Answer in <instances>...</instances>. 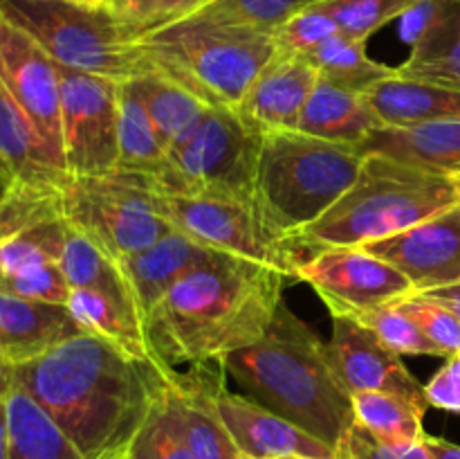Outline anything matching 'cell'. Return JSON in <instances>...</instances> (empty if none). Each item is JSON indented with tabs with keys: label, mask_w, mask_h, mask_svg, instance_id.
<instances>
[{
	"label": "cell",
	"mask_w": 460,
	"mask_h": 459,
	"mask_svg": "<svg viewBox=\"0 0 460 459\" xmlns=\"http://www.w3.org/2000/svg\"><path fill=\"white\" fill-rule=\"evenodd\" d=\"M425 396L431 408L460 414V351L449 356L447 363L427 382Z\"/></svg>",
	"instance_id": "cell-41"
},
{
	"label": "cell",
	"mask_w": 460,
	"mask_h": 459,
	"mask_svg": "<svg viewBox=\"0 0 460 459\" xmlns=\"http://www.w3.org/2000/svg\"><path fill=\"white\" fill-rule=\"evenodd\" d=\"M305 61L313 63L322 79L362 94L395 75V68L368 57L367 43L350 40L344 34H335L323 40L305 57Z\"/></svg>",
	"instance_id": "cell-31"
},
{
	"label": "cell",
	"mask_w": 460,
	"mask_h": 459,
	"mask_svg": "<svg viewBox=\"0 0 460 459\" xmlns=\"http://www.w3.org/2000/svg\"><path fill=\"white\" fill-rule=\"evenodd\" d=\"M3 405L7 459H85L58 423L12 378Z\"/></svg>",
	"instance_id": "cell-24"
},
{
	"label": "cell",
	"mask_w": 460,
	"mask_h": 459,
	"mask_svg": "<svg viewBox=\"0 0 460 459\" xmlns=\"http://www.w3.org/2000/svg\"><path fill=\"white\" fill-rule=\"evenodd\" d=\"M359 144L331 142L301 130L265 133L256 169V201L283 232L299 237L358 180Z\"/></svg>",
	"instance_id": "cell-5"
},
{
	"label": "cell",
	"mask_w": 460,
	"mask_h": 459,
	"mask_svg": "<svg viewBox=\"0 0 460 459\" xmlns=\"http://www.w3.org/2000/svg\"><path fill=\"white\" fill-rule=\"evenodd\" d=\"M288 277L211 252L173 284L144 322L153 358L169 369L220 364L263 338Z\"/></svg>",
	"instance_id": "cell-2"
},
{
	"label": "cell",
	"mask_w": 460,
	"mask_h": 459,
	"mask_svg": "<svg viewBox=\"0 0 460 459\" xmlns=\"http://www.w3.org/2000/svg\"><path fill=\"white\" fill-rule=\"evenodd\" d=\"M61 3H72L81 4V7H106V0H61Z\"/></svg>",
	"instance_id": "cell-46"
},
{
	"label": "cell",
	"mask_w": 460,
	"mask_h": 459,
	"mask_svg": "<svg viewBox=\"0 0 460 459\" xmlns=\"http://www.w3.org/2000/svg\"><path fill=\"white\" fill-rule=\"evenodd\" d=\"M58 264H61L63 274H66L67 284H70L72 288L97 291L102 292V295L115 300L117 304H121L124 309L139 315L137 304H135L133 300V292H130L128 282H126L117 259L106 255L97 243H93L85 234L76 232L70 225H67L66 243H63L61 261H58ZM139 318H142V315H139Z\"/></svg>",
	"instance_id": "cell-29"
},
{
	"label": "cell",
	"mask_w": 460,
	"mask_h": 459,
	"mask_svg": "<svg viewBox=\"0 0 460 459\" xmlns=\"http://www.w3.org/2000/svg\"><path fill=\"white\" fill-rule=\"evenodd\" d=\"M117 459H128V457H126V454H124V457H117Z\"/></svg>",
	"instance_id": "cell-50"
},
{
	"label": "cell",
	"mask_w": 460,
	"mask_h": 459,
	"mask_svg": "<svg viewBox=\"0 0 460 459\" xmlns=\"http://www.w3.org/2000/svg\"><path fill=\"white\" fill-rule=\"evenodd\" d=\"M216 410L245 459H272L283 454L337 459V450L322 439L250 396L234 394L225 385L216 394Z\"/></svg>",
	"instance_id": "cell-16"
},
{
	"label": "cell",
	"mask_w": 460,
	"mask_h": 459,
	"mask_svg": "<svg viewBox=\"0 0 460 459\" xmlns=\"http://www.w3.org/2000/svg\"><path fill=\"white\" fill-rule=\"evenodd\" d=\"M126 84L144 106L166 151L175 147L209 108L191 90H187L157 68L133 76V79H126Z\"/></svg>",
	"instance_id": "cell-26"
},
{
	"label": "cell",
	"mask_w": 460,
	"mask_h": 459,
	"mask_svg": "<svg viewBox=\"0 0 460 459\" xmlns=\"http://www.w3.org/2000/svg\"><path fill=\"white\" fill-rule=\"evenodd\" d=\"M359 248L402 270L416 292L460 284V205L407 232Z\"/></svg>",
	"instance_id": "cell-15"
},
{
	"label": "cell",
	"mask_w": 460,
	"mask_h": 459,
	"mask_svg": "<svg viewBox=\"0 0 460 459\" xmlns=\"http://www.w3.org/2000/svg\"><path fill=\"white\" fill-rule=\"evenodd\" d=\"M425 412L427 410L418 408L411 400L386 392L353 394L355 426L386 444H411L425 439L427 432L422 428Z\"/></svg>",
	"instance_id": "cell-32"
},
{
	"label": "cell",
	"mask_w": 460,
	"mask_h": 459,
	"mask_svg": "<svg viewBox=\"0 0 460 459\" xmlns=\"http://www.w3.org/2000/svg\"><path fill=\"white\" fill-rule=\"evenodd\" d=\"M355 320L371 328L389 349L400 356H434L445 358L443 351L420 331L416 322L400 309L398 304L380 306V309L367 310L362 315H355Z\"/></svg>",
	"instance_id": "cell-37"
},
{
	"label": "cell",
	"mask_w": 460,
	"mask_h": 459,
	"mask_svg": "<svg viewBox=\"0 0 460 459\" xmlns=\"http://www.w3.org/2000/svg\"><path fill=\"white\" fill-rule=\"evenodd\" d=\"M272 459H319V457H308V454H283V457H272Z\"/></svg>",
	"instance_id": "cell-48"
},
{
	"label": "cell",
	"mask_w": 460,
	"mask_h": 459,
	"mask_svg": "<svg viewBox=\"0 0 460 459\" xmlns=\"http://www.w3.org/2000/svg\"><path fill=\"white\" fill-rule=\"evenodd\" d=\"M7 189H9L7 178H4V176L0 174V201H3V196H4V194H7Z\"/></svg>",
	"instance_id": "cell-47"
},
{
	"label": "cell",
	"mask_w": 460,
	"mask_h": 459,
	"mask_svg": "<svg viewBox=\"0 0 460 459\" xmlns=\"http://www.w3.org/2000/svg\"><path fill=\"white\" fill-rule=\"evenodd\" d=\"M353 187L299 234L305 250L368 246L395 237L460 205V178L364 153Z\"/></svg>",
	"instance_id": "cell-4"
},
{
	"label": "cell",
	"mask_w": 460,
	"mask_h": 459,
	"mask_svg": "<svg viewBox=\"0 0 460 459\" xmlns=\"http://www.w3.org/2000/svg\"><path fill=\"white\" fill-rule=\"evenodd\" d=\"M61 144L67 176L117 169L119 81L61 66Z\"/></svg>",
	"instance_id": "cell-11"
},
{
	"label": "cell",
	"mask_w": 460,
	"mask_h": 459,
	"mask_svg": "<svg viewBox=\"0 0 460 459\" xmlns=\"http://www.w3.org/2000/svg\"><path fill=\"white\" fill-rule=\"evenodd\" d=\"M211 252L214 250L202 248L187 234L171 230L153 246L117 259L144 322L157 302L173 288V284L196 268L202 259H207Z\"/></svg>",
	"instance_id": "cell-20"
},
{
	"label": "cell",
	"mask_w": 460,
	"mask_h": 459,
	"mask_svg": "<svg viewBox=\"0 0 460 459\" xmlns=\"http://www.w3.org/2000/svg\"><path fill=\"white\" fill-rule=\"evenodd\" d=\"M367 99L376 112L377 124L394 126V129L460 117L458 90L407 79L400 76L398 70L394 76L373 86L367 93Z\"/></svg>",
	"instance_id": "cell-23"
},
{
	"label": "cell",
	"mask_w": 460,
	"mask_h": 459,
	"mask_svg": "<svg viewBox=\"0 0 460 459\" xmlns=\"http://www.w3.org/2000/svg\"><path fill=\"white\" fill-rule=\"evenodd\" d=\"M171 374V372H169ZM128 459H193L187 439L180 428L178 414H175L173 399L169 392V381L164 390L153 403L146 421L137 430L135 439L130 441Z\"/></svg>",
	"instance_id": "cell-34"
},
{
	"label": "cell",
	"mask_w": 460,
	"mask_h": 459,
	"mask_svg": "<svg viewBox=\"0 0 460 459\" xmlns=\"http://www.w3.org/2000/svg\"><path fill=\"white\" fill-rule=\"evenodd\" d=\"M63 219L112 259L144 250L169 234L153 180L126 171L67 176L58 187Z\"/></svg>",
	"instance_id": "cell-9"
},
{
	"label": "cell",
	"mask_w": 460,
	"mask_h": 459,
	"mask_svg": "<svg viewBox=\"0 0 460 459\" xmlns=\"http://www.w3.org/2000/svg\"><path fill=\"white\" fill-rule=\"evenodd\" d=\"M153 66L207 106L236 108L277 54L272 34L187 18L139 40Z\"/></svg>",
	"instance_id": "cell-6"
},
{
	"label": "cell",
	"mask_w": 460,
	"mask_h": 459,
	"mask_svg": "<svg viewBox=\"0 0 460 459\" xmlns=\"http://www.w3.org/2000/svg\"><path fill=\"white\" fill-rule=\"evenodd\" d=\"M422 295L431 297L438 304L447 306L454 315L460 320V284H452V286H443V288H434V291H425Z\"/></svg>",
	"instance_id": "cell-42"
},
{
	"label": "cell",
	"mask_w": 460,
	"mask_h": 459,
	"mask_svg": "<svg viewBox=\"0 0 460 459\" xmlns=\"http://www.w3.org/2000/svg\"><path fill=\"white\" fill-rule=\"evenodd\" d=\"M420 0H319L317 4L340 27L346 39L367 43L376 32L402 18Z\"/></svg>",
	"instance_id": "cell-36"
},
{
	"label": "cell",
	"mask_w": 460,
	"mask_h": 459,
	"mask_svg": "<svg viewBox=\"0 0 460 459\" xmlns=\"http://www.w3.org/2000/svg\"><path fill=\"white\" fill-rule=\"evenodd\" d=\"M359 148L460 178V117L402 129L377 126Z\"/></svg>",
	"instance_id": "cell-21"
},
{
	"label": "cell",
	"mask_w": 460,
	"mask_h": 459,
	"mask_svg": "<svg viewBox=\"0 0 460 459\" xmlns=\"http://www.w3.org/2000/svg\"><path fill=\"white\" fill-rule=\"evenodd\" d=\"M223 385V374L211 364H193L189 372L171 369L169 392L193 459H245L216 410Z\"/></svg>",
	"instance_id": "cell-17"
},
{
	"label": "cell",
	"mask_w": 460,
	"mask_h": 459,
	"mask_svg": "<svg viewBox=\"0 0 460 459\" xmlns=\"http://www.w3.org/2000/svg\"><path fill=\"white\" fill-rule=\"evenodd\" d=\"M308 3H319V0H308Z\"/></svg>",
	"instance_id": "cell-49"
},
{
	"label": "cell",
	"mask_w": 460,
	"mask_h": 459,
	"mask_svg": "<svg viewBox=\"0 0 460 459\" xmlns=\"http://www.w3.org/2000/svg\"><path fill=\"white\" fill-rule=\"evenodd\" d=\"M0 174L12 184L52 187L67 178L25 112L0 86Z\"/></svg>",
	"instance_id": "cell-22"
},
{
	"label": "cell",
	"mask_w": 460,
	"mask_h": 459,
	"mask_svg": "<svg viewBox=\"0 0 460 459\" xmlns=\"http://www.w3.org/2000/svg\"><path fill=\"white\" fill-rule=\"evenodd\" d=\"M0 86L34 124L63 171L61 66L7 14L0 12Z\"/></svg>",
	"instance_id": "cell-13"
},
{
	"label": "cell",
	"mask_w": 460,
	"mask_h": 459,
	"mask_svg": "<svg viewBox=\"0 0 460 459\" xmlns=\"http://www.w3.org/2000/svg\"><path fill=\"white\" fill-rule=\"evenodd\" d=\"M166 162V148L162 147L146 111L135 97L126 81H119V156L117 169L126 174L144 176L153 180L160 176Z\"/></svg>",
	"instance_id": "cell-30"
},
{
	"label": "cell",
	"mask_w": 460,
	"mask_h": 459,
	"mask_svg": "<svg viewBox=\"0 0 460 459\" xmlns=\"http://www.w3.org/2000/svg\"><path fill=\"white\" fill-rule=\"evenodd\" d=\"M328 351L337 374L350 394L386 392L427 410L425 385L402 363L400 354L385 345L368 327L350 315H332Z\"/></svg>",
	"instance_id": "cell-14"
},
{
	"label": "cell",
	"mask_w": 460,
	"mask_h": 459,
	"mask_svg": "<svg viewBox=\"0 0 460 459\" xmlns=\"http://www.w3.org/2000/svg\"><path fill=\"white\" fill-rule=\"evenodd\" d=\"M400 309L420 327V331L443 351L445 358L460 351V320L447 306L438 304L422 292L404 297L398 302Z\"/></svg>",
	"instance_id": "cell-39"
},
{
	"label": "cell",
	"mask_w": 460,
	"mask_h": 459,
	"mask_svg": "<svg viewBox=\"0 0 460 459\" xmlns=\"http://www.w3.org/2000/svg\"><path fill=\"white\" fill-rule=\"evenodd\" d=\"M66 306L84 333L102 338L133 358L155 360L148 346L144 322L137 313L88 288H72Z\"/></svg>",
	"instance_id": "cell-27"
},
{
	"label": "cell",
	"mask_w": 460,
	"mask_h": 459,
	"mask_svg": "<svg viewBox=\"0 0 460 459\" xmlns=\"http://www.w3.org/2000/svg\"><path fill=\"white\" fill-rule=\"evenodd\" d=\"M335 34H340L337 22L326 12H322L317 4L310 3L295 16L288 18L272 36L279 54L305 58L314 48H319L323 40Z\"/></svg>",
	"instance_id": "cell-38"
},
{
	"label": "cell",
	"mask_w": 460,
	"mask_h": 459,
	"mask_svg": "<svg viewBox=\"0 0 460 459\" xmlns=\"http://www.w3.org/2000/svg\"><path fill=\"white\" fill-rule=\"evenodd\" d=\"M400 76L427 81L460 93V0H447L431 30L411 45V54L395 68Z\"/></svg>",
	"instance_id": "cell-28"
},
{
	"label": "cell",
	"mask_w": 460,
	"mask_h": 459,
	"mask_svg": "<svg viewBox=\"0 0 460 459\" xmlns=\"http://www.w3.org/2000/svg\"><path fill=\"white\" fill-rule=\"evenodd\" d=\"M263 133L236 108L209 106L196 126L166 151L155 187L166 196L256 198Z\"/></svg>",
	"instance_id": "cell-7"
},
{
	"label": "cell",
	"mask_w": 460,
	"mask_h": 459,
	"mask_svg": "<svg viewBox=\"0 0 460 459\" xmlns=\"http://www.w3.org/2000/svg\"><path fill=\"white\" fill-rule=\"evenodd\" d=\"M223 369L252 400L331 448H340L353 430V394L337 374L328 342H322L286 302L263 338L229 356Z\"/></svg>",
	"instance_id": "cell-3"
},
{
	"label": "cell",
	"mask_w": 460,
	"mask_h": 459,
	"mask_svg": "<svg viewBox=\"0 0 460 459\" xmlns=\"http://www.w3.org/2000/svg\"><path fill=\"white\" fill-rule=\"evenodd\" d=\"M211 0H106L115 25L130 43L196 16Z\"/></svg>",
	"instance_id": "cell-33"
},
{
	"label": "cell",
	"mask_w": 460,
	"mask_h": 459,
	"mask_svg": "<svg viewBox=\"0 0 460 459\" xmlns=\"http://www.w3.org/2000/svg\"><path fill=\"white\" fill-rule=\"evenodd\" d=\"M296 279L308 284L332 315H362L413 295L407 274L359 246L319 248L301 261Z\"/></svg>",
	"instance_id": "cell-12"
},
{
	"label": "cell",
	"mask_w": 460,
	"mask_h": 459,
	"mask_svg": "<svg viewBox=\"0 0 460 459\" xmlns=\"http://www.w3.org/2000/svg\"><path fill=\"white\" fill-rule=\"evenodd\" d=\"M305 4H310L308 0H211L191 18L259 34H274Z\"/></svg>",
	"instance_id": "cell-35"
},
{
	"label": "cell",
	"mask_w": 460,
	"mask_h": 459,
	"mask_svg": "<svg viewBox=\"0 0 460 459\" xmlns=\"http://www.w3.org/2000/svg\"><path fill=\"white\" fill-rule=\"evenodd\" d=\"M427 446L431 448V453L436 454V459H460V446L452 444L447 439H440V436L427 435Z\"/></svg>",
	"instance_id": "cell-43"
},
{
	"label": "cell",
	"mask_w": 460,
	"mask_h": 459,
	"mask_svg": "<svg viewBox=\"0 0 460 459\" xmlns=\"http://www.w3.org/2000/svg\"><path fill=\"white\" fill-rule=\"evenodd\" d=\"M319 72L310 61L288 54H274L247 90L238 112L261 133L299 130L301 115Z\"/></svg>",
	"instance_id": "cell-18"
},
{
	"label": "cell",
	"mask_w": 460,
	"mask_h": 459,
	"mask_svg": "<svg viewBox=\"0 0 460 459\" xmlns=\"http://www.w3.org/2000/svg\"><path fill=\"white\" fill-rule=\"evenodd\" d=\"M377 126L367 94L341 88L322 76L314 84L299 122L301 133L346 144H362Z\"/></svg>",
	"instance_id": "cell-25"
},
{
	"label": "cell",
	"mask_w": 460,
	"mask_h": 459,
	"mask_svg": "<svg viewBox=\"0 0 460 459\" xmlns=\"http://www.w3.org/2000/svg\"><path fill=\"white\" fill-rule=\"evenodd\" d=\"M162 214L171 228L223 255L254 261L296 279L301 261L310 255L299 238L283 232L256 198L166 196Z\"/></svg>",
	"instance_id": "cell-10"
},
{
	"label": "cell",
	"mask_w": 460,
	"mask_h": 459,
	"mask_svg": "<svg viewBox=\"0 0 460 459\" xmlns=\"http://www.w3.org/2000/svg\"><path fill=\"white\" fill-rule=\"evenodd\" d=\"M7 387H9V367L0 364V405H3L4 394H7Z\"/></svg>",
	"instance_id": "cell-45"
},
{
	"label": "cell",
	"mask_w": 460,
	"mask_h": 459,
	"mask_svg": "<svg viewBox=\"0 0 460 459\" xmlns=\"http://www.w3.org/2000/svg\"><path fill=\"white\" fill-rule=\"evenodd\" d=\"M169 367L139 360L90 333H76L45 354L9 367V378L58 423L85 459L128 453Z\"/></svg>",
	"instance_id": "cell-1"
},
{
	"label": "cell",
	"mask_w": 460,
	"mask_h": 459,
	"mask_svg": "<svg viewBox=\"0 0 460 459\" xmlns=\"http://www.w3.org/2000/svg\"><path fill=\"white\" fill-rule=\"evenodd\" d=\"M337 459H436V454L427 446V439L411 444H386L353 426L344 444L337 448Z\"/></svg>",
	"instance_id": "cell-40"
},
{
	"label": "cell",
	"mask_w": 460,
	"mask_h": 459,
	"mask_svg": "<svg viewBox=\"0 0 460 459\" xmlns=\"http://www.w3.org/2000/svg\"><path fill=\"white\" fill-rule=\"evenodd\" d=\"M0 459H7V426H4V405H0Z\"/></svg>",
	"instance_id": "cell-44"
},
{
	"label": "cell",
	"mask_w": 460,
	"mask_h": 459,
	"mask_svg": "<svg viewBox=\"0 0 460 459\" xmlns=\"http://www.w3.org/2000/svg\"><path fill=\"white\" fill-rule=\"evenodd\" d=\"M0 12L30 32L63 68L115 81L153 70L139 43H130L106 7L61 0H0Z\"/></svg>",
	"instance_id": "cell-8"
},
{
	"label": "cell",
	"mask_w": 460,
	"mask_h": 459,
	"mask_svg": "<svg viewBox=\"0 0 460 459\" xmlns=\"http://www.w3.org/2000/svg\"><path fill=\"white\" fill-rule=\"evenodd\" d=\"M81 331L66 304L22 300L0 291V364L27 363Z\"/></svg>",
	"instance_id": "cell-19"
}]
</instances>
